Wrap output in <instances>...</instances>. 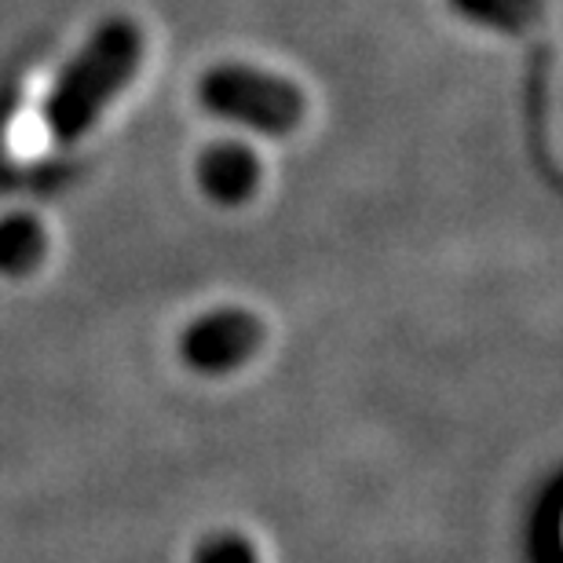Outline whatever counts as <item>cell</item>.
I'll return each mask as SVG.
<instances>
[{
  "label": "cell",
  "instance_id": "obj_1",
  "mask_svg": "<svg viewBox=\"0 0 563 563\" xmlns=\"http://www.w3.org/2000/svg\"><path fill=\"white\" fill-rule=\"evenodd\" d=\"M146 55V33L136 19L110 15L88 33L48 88L41 107L55 143H77L99 125L114 99L136 81Z\"/></svg>",
  "mask_w": 563,
  "mask_h": 563
},
{
  "label": "cell",
  "instance_id": "obj_2",
  "mask_svg": "<svg viewBox=\"0 0 563 563\" xmlns=\"http://www.w3.org/2000/svg\"><path fill=\"white\" fill-rule=\"evenodd\" d=\"M198 107L209 118L228 121L267 140L292 136L308 118V96L297 81L253 63H217L195 85Z\"/></svg>",
  "mask_w": 563,
  "mask_h": 563
},
{
  "label": "cell",
  "instance_id": "obj_3",
  "mask_svg": "<svg viewBox=\"0 0 563 563\" xmlns=\"http://www.w3.org/2000/svg\"><path fill=\"white\" fill-rule=\"evenodd\" d=\"M267 344V322L250 308L223 303L201 311L179 333V358L201 377H228L250 366Z\"/></svg>",
  "mask_w": 563,
  "mask_h": 563
},
{
  "label": "cell",
  "instance_id": "obj_4",
  "mask_svg": "<svg viewBox=\"0 0 563 563\" xmlns=\"http://www.w3.org/2000/svg\"><path fill=\"white\" fill-rule=\"evenodd\" d=\"M195 184L212 206L239 209L256 198L264 184V162L256 151L242 140H217L201 146L195 162Z\"/></svg>",
  "mask_w": 563,
  "mask_h": 563
},
{
  "label": "cell",
  "instance_id": "obj_5",
  "mask_svg": "<svg viewBox=\"0 0 563 563\" xmlns=\"http://www.w3.org/2000/svg\"><path fill=\"white\" fill-rule=\"evenodd\" d=\"M48 256V231L30 212H11L0 220V275H33Z\"/></svg>",
  "mask_w": 563,
  "mask_h": 563
},
{
  "label": "cell",
  "instance_id": "obj_6",
  "mask_svg": "<svg viewBox=\"0 0 563 563\" xmlns=\"http://www.w3.org/2000/svg\"><path fill=\"white\" fill-rule=\"evenodd\" d=\"M461 22L490 33H527L545 19L549 0H446Z\"/></svg>",
  "mask_w": 563,
  "mask_h": 563
},
{
  "label": "cell",
  "instance_id": "obj_7",
  "mask_svg": "<svg viewBox=\"0 0 563 563\" xmlns=\"http://www.w3.org/2000/svg\"><path fill=\"white\" fill-rule=\"evenodd\" d=\"M190 563H264L261 545L242 531H217L201 538Z\"/></svg>",
  "mask_w": 563,
  "mask_h": 563
}]
</instances>
